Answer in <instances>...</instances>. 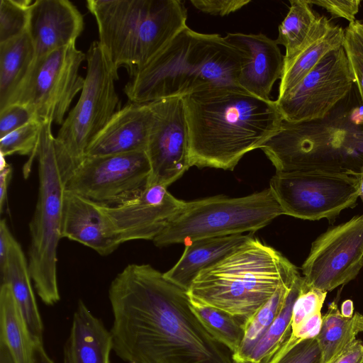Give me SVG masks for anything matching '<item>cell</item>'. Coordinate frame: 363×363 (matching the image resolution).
Returning <instances> with one entry per match:
<instances>
[{"instance_id":"cell-21","label":"cell","mask_w":363,"mask_h":363,"mask_svg":"<svg viewBox=\"0 0 363 363\" xmlns=\"http://www.w3.org/2000/svg\"><path fill=\"white\" fill-rule=\"evenodd\" d=\"M112 350L110 330L79 300L64 346L62 363H110Z\"/></svg>"},{"instance_id":"cell-40","label":"cell","mask_w":363,"mask_h":363,"mask_svg":"<svg viewBox=\"0 0 363 363\" xmlns=\"http://www.w3.org/2000/svg\"><path fill=\"white\" fill-rule=\"evenodd\" d=\"M322 322L321 313H315L291 330V335L301 340L316 338L320 331Z\"/></svg>"},{"instance_id":"cell-12","label":"cell","mask_w":363,"mask_h":363,"mask_svg":"<svg viewBox=\"0 0 363 363\" xmlns=\"http://www.w3.org/2000/svg\"><path fill=\"white\" fill-rule=\"evenodd\" d=\"M150 165L145 152L84 157L65 191L105 206H116L147 186Z\"/></svg>"},{"instance_id":"cell-48","label":"cell","mask_w":363,"mask_h":363,"mask_svg":"<svg viewBox=\"0 0 363 363\" xmlns=\"http://www.w3.org/2000/svg\"><path fill=\"white\" fill-rule=\"evenodd\" d=\"M363 332V317H362V333Z\"/></svg>"},{"instance_id":"cell-20","label":"cell","mask_w":363,"mask_h":363,"mask_svg":"<svg viewBox=\"0 0 363 363\" xmlns=\"http://www.w3.org/2000/svg\"><path fill=\"white\" fill-rule=\"evenodd\" d=\"M62 238L81 243L102 256L113 252L121 244L102 204L65 191L61 226Z\"/></svg>"},{"instance_id":"cell-31","label":"cell","mask_w":363,"mask_h":363,"mask_svg":"<svg viewBox=\"0 0 363 363\" xmlns=\"http://www.w3.org/2000/svg\"><path fill=\"white\" fill-rule=\"evenodd\" d=\"M302 277L291 288L285 304L270 327L257 343L245 363H264L291 333L292 308L299 292Z\"/></svg>"},{"instance_id":"cell-34","label":"cell","mask_w":363,"mask_h":363,"mask_svg":"<svg viewBox=\"0 0 363 363\" xmlns=\"http://www.w3.org/2000/svg\"><path fill=\"white\" fill-rule=\"evenodd\" d=\"M316 338L298 340L291 334L264 363H320Z\"/></svg>"},{"instance_id":"cell-16","label":"cell","mask_w":363,"mask_h":363,"mask_svg":"<svg viewBox=\"0 0 363 363\" xmlns=\"http://www.w3.org/2000/svg\"><path fill=\"white\" fill-rule=\"evenodd\" d=\"M185 201L177 199L162 185H147L143 191L116 206L103 209L118 242L153 241L178 215Z\"/></svg>"},{"instance_id":"cell-15","label":"cell","mask_w":363,"mask_h":363,"mask_svg":"<svg viewBox=\"0 0 363 363\" xmlns=\"http://www.w3.org/2000/svg\"><path fill=\"white\" fill-rule=\"evenodd\" d=\"M148 104L153 120L145 151L150 165L147 185L168 187L191 167L184 102L177 96Z\"/></svg>"},{"instance_id":"cell-44","label":"cell","mask_w":363,"mask_h":363,"mask_svg":"<svg viewBox=\"0 0 363 363\" xmlns=\"http://www.w3.org/2000/svg\"><path fill=\"white\" fill-rule=\"evenodd\" d=\"M30 363H55L48 355L43 342H35L30 356Z\"/></svg>"},{"instance_id":"cell-7","label":"cell","mask_w":363,"mask_h":363,"mask_svg":"<svg viewBox=\"0 0 363 363\" xmlns=\"http://www.w3.org/2000/svg\"><path fill=\"white\" fill-rule=\"evenodd\" d=\"M51 121L42 122L36 151L38 194L33 216L29 224L30 244L28 268L34 287L48 306L60 299L57 284V247L62 238L61 226L67 179L60 169L57 140Z\"/></svg>"},{"instance_id":"cell-2","label":"cell","mask_w":363,"mask_h":363,"mask_svg":"<svg viewBox=\"0 0 363 363\" xmlns=\"http://www.w3.org/2000/svg\"><path fill=\"white\" fill-rule=\"evenodd\" d=\"M183 99L191 167L233 170L245 154L261 148L283 121L275 101L238 85L205 89Z\"/></svg>"},{"instance_id":"cell-32","label":"cell","mask_w":363,"mask_h":363,"mask_svg":"<svg viewBox=\"0 0 363 363\" xmlns=\"http://www.w3.org/2000/svg\"><path fill=\"white\" fill-rule=\"evenodd\" d=\"M41 125L42 122L33 120L0 138V154L4 157L14 154L28 155L30 168L36 156Z\"/></svg>"},{"instance_id":"cell-11","label":"cell","mask_w":363,"mask_h":363,"mask_svg":"<svg viewBox=\"0 0 363 363\" xmlns=\"http://www.w3.org/2000/svg\"><path fill=\"white\" fill-rule=\"evenodd\" d=\"M359 173L325 170L275 173L269 188L284 215L308 220H331L356 205Z\"/></svg>"},{"instance_id":"cell-30","label":"cell","mask_w":363,"mask_h":363,"mask_svg":"<svg viewBox=\"0 0 363 363\" xmlns=\"http://www.w3.org/2000/svg\"><path fill=\"white\" fill-rule=\"evenodd\" d=\"M297 279L292 283L281 286L245 323L242 343L238 350L232 354L235 363H245L257 343L279 314Z\"/></svg>"},{"instance_id":"cell-28","label":"cell","mask_w":363,"mask_h":363,"mask_svg":"<svg viewBox=\"0 0 363 363\" xmlns=\"http://www.w3.org/2000/svg\"><path fill=\"white\" fill-rule=\"evenodd\" d=\"M290 7L279 26L278 45L285 48L284 65L291 60L308 36L319 15L309 0H290Z\"/></svg>"},{"instance_id":"cell-5","label":"cell","mask_w":363,"mask_h":363,"mask_svg":"<svg viewBox=\"0 0 363 363\" xmlns=\"http://www.w3.org/2000/svg\"><path fill=\"white\" fill-rule=\"evenodd\" d=\"M299 276L296 267L280 252L252 235L201 271L188 294L245 324L281 286Z\"/></svg>"},{"instance_id":"cell-4","label":"cell","mask_w":363,"mask_h":363,"mask_svg":"<svg viewBox=\"0 0 363 363\" xmlns=\"http://www.w3.org/2000/svg\"><path fill=\"white\" fill-rule=\"evenodd\" d=\"M260 149L276 173L359 172L363 162V106L356 85L323 118L297 123L283 120Z\"/></svg>"},{"instance_id":"cell-33","label":"cell","mask_w":363,"mask_h":363,"mask_svg":"<svg viewBox=\"0 0 363 363\" xmlns=\"http://www.w3.org/2000/svg\"><path fill=\"white\" fill-rule=\"evenodd\" d=\"M31 0L0 1V43L28 30Z\"/></svg>"},{"instance_id":"cell-6","label":"cell","mask_w":363,"mask_h":363,"mask_svg":"<svg viewBox=\"0 0 363 363\" xmlns=\"http://www.w3.org/2000/svg\"><path fill=\"white\" fill-rule=\"evenodd\" d=\"M86 7L113 66L125 68L130 77L186 26L179 0H87Z\"/></svg>"},{"instance_id":"cell-37","label":"cell","mask_w":363,"mask_h":363,"mask_svg":"<svg viewBox=\"0 0 363 363\" xmlns=\"http://www.w3.org/2000/svg\"><path fill=\"white\" fill-rule=\"evenodd\" d=\"M33 120L37 119L25 106L18 104L6 106L0 110V138Z\"/></svg>"},{"instance_id":"cell-9","label":"cell","mask_w":363,"mask_h":363,"mask_svg":"<svg viewBox=\"0 0 363 363\" xmlns=\"http://www.w3.org/2000/svg\"><path fill=\"white\" fill-rule=\"evenodd\" d=\"M86 57V74L79 98L56 137L74 170L84 158L89 143L118 111L119 104L115 85L118 72L99 41L90 45Z\"/></svg>"},{"instance_id":"cell-35","label":"cell","mask_w":363,"mask_h":363,"mask_svg":"<svg viewBox=\"0 0 363 363\" xmlns=\"http://www.w3.org/2000/svg\"><path fill=\"white\" fill-rule=\"evenodd\" d=\"M343 48L363 106V21L356 19L345 28Z\"/></svg>"},{"instance_id":"cell-1","label":"cell","mask_w":363,"mask_h":363,"mask_svg":"<svg viewBox=\"0 0 363 363\" xmlns=\"http://www.w3.org/2000/svg\"><path fill=\"white\" fill-rule=\"evenodd\" d=\"M108 299L113 351L125 363H235L193 311L188 291L151 265H127Z\"/></svg>"},{"instance_id":"cell-13","label":"cell","mask_w":363,"mask_h":363,"mask_svg":"<svg viewBox=\"0 0 363 363\" xmlns=\"http://www.w3.org/2000/svg\"><path fill=\"white\" fill-rule=\"evenodd\" d=\"M354 82L342 46L326 55L299 83L275 102L286 121L320 119L349 94Z\"/></svg>"},{"instance_id":"cell-19","label":"cell","mask_w":363,"mask_h":363,"mask_svg":"<svg viewBox=\"0 0 363 363\" xmlns=\"http://www.w3.org/2000/svg\"><path fill=\"white\" fill-rule=\"evenodd\" d=\"M152 120L149 104L128 103L91 140L84 157L145 152Z\"/></svg>"},{"instance_id":"cell-24","label":"cell","mask_w":363,"mask_h":363,"mask_svg":"<svg viewBox=\"0 0 363 363\" xmlns=\"http://www.w3.org/2000/svg\"><path fill=\"white\" fill-rule=\"evenodd\" d=\"M0 275L1 283H7L11 287L33 341L43 342V324L33 289L28 259L16 240Z\"/></svg>"},{"instance_id":"cell-22","label":"cell","mask_w":363,"mask_h":363,"mask_svg":"<svg viewBox=\"0 0 363 363\" xmlns=\"http://www.w3.org/2000/svg\"><path fill=\"white\" fill-rule=\"evenodd\" d=\"M345 28L319 14L308 36L290 61L284 65L278 97L294 88L329 52L343 46Z\"/></svg>"},{"instance_id":"cell-14","label":"cell","mask_w":363,"mask_h":363,"mask_svg":"<svg viewBox=\"0 0 363 363\" xmlns=\"http://www.w3.org/2000/svg\"><path fill=\"white\" fill-rule=\"evenodd\" d=\"M362 267L363 214L320 235L301 270L308 286L329 292L354 279Z\"/></svg>"},{"instance_id":"cell-25","label":"cell","mask_w":363,"mask_h":363,"mask_svg":"<svg viewBox=\"0 0 363 363\" xmlns=\"http://www.w3.org/2000/svg\"><path fill=\"white\" fill-rule=\"evenodd\" d=\"M35 59V50L28 30L0 43V110L27 74Z\"/></svg>"},{"instance_id":"cell-10","label":"cell","mask_w":363,"mask_h":363,"mask_svg":"<svg viewBox=\"0 0 363 363\" xmlns=\"http://www.w3.org/2000/svg\"><path fill=\"white\" fill-rule=\"evenodd\" d=\"M86 58L72 43L34 59L6 106L23 105L40 122L62 125L74 98L82 89L84 78L79 68Z\"/></svg>"},{"instance_id":"cell-17","label":"cell","mask_w":363,"mask_h":363,"mask_svg":"<svg viewBox=\"0 0 363 363\" xmlns=\"http://www.w3.org/2000/svg\"><path fill=\"white\" fill-rule=\"evenodd\" d=\"M224 38L245 54L238 86L262 99L272 100V86L281 79L284 69V55L276 40L262 33H230Z\"/></svg>"},{"instance_id":"cell-41","label":"cell","mask_w":363,"mask_h":363,"mask_svg":"<svg viewBox=\"0 0 363 363\" xmlns=\"http://www.w3.org/2000/svg\"><path fill=\"white\" fill-rule=\"evenodd\" d=\"M15 240L6 220L1 219L0 222V272L6 266L10 250Z\"/></svg>"},{"instance_id":"cell-3","label":"cell","mask_w":363,"mask_h":363,"mask_svg":"<svg viewBox=\"0 0 363 363\" xmlns=\"http://www.w3.org/2000/svg\"><path fill=\"white\" fill-rule=\"evenodd\" d=\"M245 54L218 34L184 28L124 87L129 102L148 104L208 88L238 85Z\"/></svg>"},{"instance_id":"cell-39","label":"cell","mask_w":363,"mask_h":363,"mask_svg":"<svg viewBox=\"0 0 363 363\" xmlns=\"http://www.w3.org/2000/svg\"><path fill=\"white\" fill-rule=\"evenodd\" d=\"M190 2L201 12L224 16L242 9L250 0H191Z\"/></svg>"},{"instance_id":"cell-38","label":"cell","mask_w":363,"mask_h":363,"mask_svg":"<svg viewBox=\"0 0 363 363\" xmlns=\"http://www.w3.org/2000/svg\"><path fill=\"white\" fill-rule=\"evenodd\" d=\"M311 4L325 9L333 18H342L354 22L359 12L360 0H309Z\"/></svg>"},{"instance_id":"cell-8","label":"cell","mask_w":363,"mask_h":363,"mask_svg":"<svg viewBox=\"0 0 363 363\" xmlns=\"http://www.w3.org/2000/svg\"><path fill=\"white\" fill-rule=\"evenodd\" d=\"M283 211L269 187L236 198L215 196L185 201L178 215L153 240L157 247L194 240L254 233Z\"/></svg>"},{"instance_id":"cell-23","label":"cell","mask_w":363,"mask_h":363,"mask_svg":"<svg viewBox=\"0 0 363 363\" xmlns=\"http://www.w3.org/2000/svg\"><path fill=\"white\" fill-rule=\"evenodd\" d=\"M252 236V233L206 238L185 243L177 262L164 276L187 291L198 274L213 265Z\"/></svg>"},{"instance_id":"cell-43","label":"cell","mask_w":363,"mask_h":363,"mask_svg":"<svg viewBox=\"0 0 363 363\" xmlns=\"http://www.w3.org/2000/svg\"><path fill=\"white\" fill-rule=\"evenodd\" d=\"M12 177V167L7 164L0 168V208L2 211L7 197L8 188Z\"/></svg>"},{"instance_id":"cell-36","label":"cell","mask_w":363,"mask_h":363,"mask_svg":"<svg viewBox=\"0 0 363 363\" xmlns=\"http://www.w3.org/2000/svg\"><path fill=\"white\" fill-rule=\"evenodd\" d=\"M327 294L326 291L308 286L302 277L299 292L292 308L291 330L315 313H321Z\"/></svg>"},{"instance_id":"cell-27","label":"cell","mask_w":363,"mask_h":363,"mask_svg":"<svg viewBox=\"0 0 363 363\" xmlns=\"http://www.w3.org/2000/svg\"><path fill=\"white\" fill-rule=\"evenodd\" d=\"M362 318L359 312L352 318L343 317L336 301L328 305L316 337L321 353L320 363H332L362 333Z\"/></svg>"},{"instance_id":"cell-42","label":"cell","mask_w":363,"mask_h":363,"mask_svg":"<svg viewBox=\"0 0 363 363\" xmlns=\"http://www.w3.org/2000/svg\"><path fill=\"white\" fill-rule=\"evenodd\" d=\"M332 363H363V342L356 338Z\"/></svg>"},{"instance_id":"cell-29","label":"cell","mask_w":363,"mask_h":363,"mask_svg":"<svg viewBox=\"0 0 363 363\" xmlns=\"http://www.w3.org/2000/svg\"><path fill=\"white\" fill-rule=\"evenodd\" d=\"M190 306L208 332L231 354L240 347L245 324L240 318L189 296Z\"/></svg>"},{"instance_id":"cell-46","label":"cell","mask_w":363,"mask_h":363,"mask_svg":"<svg viewBox=\"0 0 363 363\" xmlns=\"http://www.w3.org/2000/svg\"><path fill=\"white\" fill-rule=\"evenodd\" d=\"M0 363H16L7 346L0 342Z\"/></svg>"},{"instance_id":"cell-18","label":"cell","mask_w":363,"mask_h":363,"mask_svg":"<svg viewBox=\"0 0 363 363\" xmlns=\"http://www.w3.org/2000/svg\"><path fill=\"white\" fill-rule=\"evenodd\" d=\"M84 28L82 13L68 0H36L30 9L28 32L35 59L76 43Z\"/></svg>"},{"instance_id":"cell-45","label":"cell","mask_w":363,"mask_h":363,"mask_svg":"<svg viewBox=\"0 0 363 363\" xmlns=\"http://www.w3.org/2000/svg\"><path fill=\"white\" fill-rule=\"evenodd\" d=\"M340 313L345 318H352L354 315V303L351 299L345 300L340 306Z\"/></svg>"},{"instance_id":"cell-47","label":"cell","mask_w":363,"mask_h":363,"mask_svg":"<svg viewBox=\"0 0 363 363\" xmlns=\"http://www.w3.org/2000/svg\"><path fill=\"white\" fill-rule=\"evenodd\" d=\"M359 197L363 203V165L361 167L359 176Z\"/></svg>"},{"instance_id":"cell-26","label":"cell","mask_w":363,"mask_h":363,"mask_svg":"<svg viewBox=\"0 0 363 363\" xmlns=\"http://www.w3.org/2000/svg\"><path fill=\"white\" fill-rule=\"evenodd\" d=\"M0 342L16 363H30L34 345L21 311L7 283L0 286Z\"/></svg>"}]
</instances>
